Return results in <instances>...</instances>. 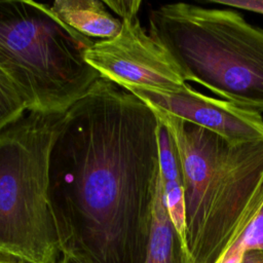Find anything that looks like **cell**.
<instances>
[{"label": "cell", "mask_w": 263, "mask_h": 263, "mask_svg": "<svg viewBox=\"0 0 263 263\" xmlns=\"http://www.w3.org/2000/svg\"><path fill=\"white\" fill-rule=\"evenodd\" d=\"M0 263H24L14 259H10V258H6V257H0Z\"/></svg>", "instance_id": "e0dca14e"}, {"label": "cell", "mask_w": 263, "mask_h": 263, "mask_svg": "<svg viewBox=\"0 0 263 263\" xmlns=\"http://www.w3.org/2000/svg\"><path fill=\"white\" fill-rule=\"evenodd\" d=\"M90 39L48 4L0 1V69L28 102L29 111L64 113L101 78L85 61Z\"/></svg>", "instance_id": "277c9868"}, {"label": "cell", "mask_w": 263, "mask_h": 263, "mask_svg": "<svg viewBox=\"0 0 263 263\" xmlns=\"http://www.w3.org/2000/svg\"><path fill=\"white\" fill-rule=\"evenodd\" d=\"M158 147L160 179L165 205L174 226L185 242L186 216L180 160L174 141L166 127L160 121L158 126Z\"/></svg>", "instance_id": "30bf717a"}, {"label": "cell", "mask_w": 263, "mask_h": 263, "mask_svg": "<svg viewBox=\"0 0 263 263\" xmlns=\"http://www.w3.org/2000/svg\"><path fill=\"white\" fill-rule=\"evenodd\" d=\"M64 113L27 111L0 132L1 257L57 263L62 254L47 191L50 148Z\"/></svg>", "instance_id": "5b68a950"}, {"label": "cell", "mask_w": 263, "mask_h": 263, "mask_svg": "<svg viewBox=\"0 0 263 263\" xmlns=\"http://www.w3.org/2000/svg\"><path fill=\"white\" fill-rule=\"evenodd\" d=\"M239 263H263V251H260V250L243 251Z\"/></svg>", "instance_id": "9a60e30c"}, {"label": "cell", "mask_w": 263, "mask_h": 263, "mask_svg": "<svg viewBox=\"0 0 263 263\" xmlns=\"http://www.w3.org/2000/svg\"><path fill=\"white\" fill-rule=\"evenodd\" d=\"M119 33L97 40L85 52V61L100 75L123 89L144 88L171 92L187 82L168 53L141 26L137 16L121 20Z\"/></svg>", "instance_id": "8992f818"}, {"label": "cell", "mask_w": 263, "mask_h": 263, "mask_svg": "<svg viewBox=\"0 0 263 263\" xmlns=\"http://www.w3.org/2000/svg\"><path fill=\"white\" fill-rule=\"evenodd\" d=\"M57 263H90L82 256L71 251H63Z\"/></svg>", "instance_id": "2e32d148"}, {"label": "cell", "mask_w": 263, "mask_h": 263, "mask_svg": "<svg viewBox=\"0 0 263 263\" xmlns=\"http://www.w3.org/2000/svg\"><path fill=\"white\" fill-rule=\"evenodd\" d=\"M27 111V100L14 82L0 69V132Z\"/></svg>", "instance_id": "8fae6325"}, {"label": "cell", "mask_w": 263, "mask_h": 263, "mask_svg": "<svg viewBox=\"0 0 263 263\" xmlns=\"http://www.w3.org/2000/svg\"><path fill=\"white\" fill-rule=\"evenodd\" d=\"M125 90L152 108L209 129L229 142L246 143L263 140L261 113L243 109L225 100L204 96L189 84L171 92L144 88Z\"/></svg>", "instance_id": "52a82bcc"}, {"label": "cell", "mask_w": 263, "mask_h": 263, "mask_svg": "<svg viewBox=\"0 0 263 263\" xmlns=\"http://www.w3.org/2000/svg\"><path fill=\"white\" fill-rule=\"evenodd\" d=\"M241 250H260L263 251V198L260 205L235 242Z\"/></svg>", "instance_id": "7c38bea8"}, {"label": "cell", "mask_w": 263, "mask_h": 263, "mask_svg": "<svg viewBox=\"0 0 263 263\" xmlns=\"http://www.w3.org/2000/svg\"><path fill=\"white\" fill-rule=\"evenodd\" d=\"M158 126L147 104L104 78L63 114L47 191L62 252L144 263L160 179Z\"/></svg>", "instance_id": "6da1fadb"}, {"label": "cell", "mask_w": 263, "mask_h": 263, "mask_svg": "<svg viewBox=\"0 0 263 263\" xmlns=\"http://www.w3.org/2000/svg\"><path fill=\"white\" fill-rule=\"evenodd\" d=\"M209 2L229 8H240L263 14V0H211Z\"/></svg>", "instance_id": "5bb4252c"}, {"label": "cell", "mask_w": 263, "mask_h": 263, "mask_svg": "<svg viewBox=\"0 0 263 263\" xmlns=\"http://www.w3.org/2000/svg\"><path fill=\"white\" fill-rule=\"evenodd\" d=\"M48 5L62 22L90 39L112 38L122 26L100 0H57Z\"/></svg>", "instance_id": "ba28073f"}, {"label": "cell", "mask_w": 263, "mask_h": 263, "mask_svg": "<svg viewBox=\"0 0 263 263\" xmlns=\"http://www.w3.org/2000/svg\"><path fill=\"white\" fill-rule=\"evenodd\" d=\"M144 263H192L186 245L168 215L159 179Z\"/></svg>", "instance_id": "9c48e42d"}, {"label": "cell", "mask_w": 263, "mask_h": 263, "mask_svg": "<svg viewBox=\"0 0 263 263\" xmlns=\"http://www.w3.org/2000/svg\"><path fill=\"white\" fill-rule=\"evenodd\" d=\"M150 107V106H149ZM180 160L192 263H217L240 236L263 198V140L233 143L150 107Z\"/></svg>", "instance_id": "7a4b0ae2"}, {"label": "cell", "mask_w": 263, "mask_h": 263, "mask_svg": "<svg viewBox=\"0 0 263 263\" xmlns=\"http://www.w3.org/2000/svg\"><path fill=\"white\" fill-rule=\"evenodd\" d=\"M103 2L108 9L112 10L120 20L137 16L142 5V1L140 0H105Z\"/></svg>", "instance_id": "4fadbf2b"}, {"label": "cell", "mask_w": 263, "mask_h": 263, "mask_svg": "<svg viewBox=\"0 0 263 263\" xmlns=\"http://www.w3.org/2000/svg\"><path fill=\"white\" fill-rule=\"evenodd\" d=\"M149 34L185 82L243 109L263 112V28L229 7L170 3L149 14Z\"/></svg>", "instance_id": "3957f363"}, {"label": "cell", "mask_w": 263, "mask_h": 263, "mask_svg": "<svg viewBox=\"0 0 263 263\" xmlns=\"http://www.w3.org/2000/svg\"><path fill=\"white\" fill-rule=\"evenodd\" d=\"M223 257H224V256H223ZM223 257H222V258H221L217 263H222V261H223Z\"/></svg>", "instance_id": "ac0fdd59"}]
</instances>
